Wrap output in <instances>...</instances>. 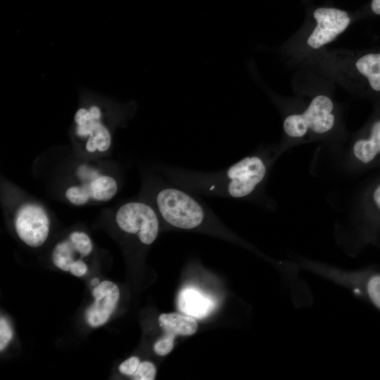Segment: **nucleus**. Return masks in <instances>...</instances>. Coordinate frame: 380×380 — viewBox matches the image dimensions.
Masks as SVG:
<instances>
[{
    "label": "nucleus",
    "instance_id": "nucleus-1",
    "mask_svg": "<svg viewBox=\"0 0 380 380\" xmlns=\"http://www.w3.org/2000/svg\"><path fill=\"white\" fill-rule=\"evenodd\" d=\"M278 148L255 151L226 169L202 172L176 167L162 168L170 182L194 194L208 196L248 198L262 188L279 156Z\"/></svg>",
    "mask_w": 380,
    "mask_h": 380
},
{
    "label": "nucleus",
    "instance_id": "nucleus-2",
    "mask_svg": "<svg viewBox=\"0 0 380 380\" xmlns=\"http://www.w3.org/2000/svg\"><path fill=\"white\" fill-rule=\"evenodd\" d=\"M151 201L159 216L175 228L196 229L213 225L215 220L209 208L194 193L167 180L153 184Z\"/></svg>",
    "mask_w": 380,
    "mask_h": 380
},
{
    "label": "nucleus",
    "instance_id": "nucleus-3",
    "mask_svg": "<svg viewBox=\"0 0 380 380\" xmlns=\"http://www.w3.org/2000/svg\"><path fill=\"white\" fill-rule=\"evenodd\" d=\"M338 122L333 99L324 94L315 95L303 110L284 115L279 154L291 144L326 138L336 129Z\"/></svg>",
    "mask_w": 380,
    "mask_h": 380
},
{
    "label": "nucleus",
    "instance_id": "nucleus-4",
    "mask_svg": "<svg viewBox=\"0 0 380 380\" xmlns=\"http://www.w3.org/2000/svg\"><path fill=\"white\" fill-rule=\"evenodd\" d=\"M115 222L121 231L135 235L146 246L156 239L160 228L158 213L146 201H129L120 205L115 213Z\"/></svg>",
    "mask_w": 380,
    "mask_h": 380
},
{
    "label": "nucleus",
    "instance_id": "nucleus-5",
    "mask_svg": "<svg viewBox=\"0 0 380 380\" xmlns=\"http://www.w3.org/2000/svg\"><path fill=\"white\" fill-rule=\"evenodd\" d=\"M74 128L76 137L85 141L89 153L105 152L111 146L112 134L99 103L82 105L74 115Z\"/></svg>",
    "mask_w": 380,
    "mask_h": 380
},
{
    "label": "nucleus",
    "instance_id": "nucleus-6",
    "mask_svg": "<svg viewBox=\"0 0 380 380\" xmlns=\"http://www.w3.org/2000/svg\"><path fill=\"white\" fill-rule=\"evenodd\" d=\"M78 175L80 178L87 179H82V183L70 186L65 191V198L72 205H83L90 200L108 201L118 190V182L112 176L98 175L87 167H81Z\"/></svg>",
    "mask_w": 380,
    "mask_h": 380
},
{
    "label": "nucleus",
    "instance_id": "nucleus-7",
    "mask_svg": "<svg viewBox=\"0 0 380 380\" xmlns=\"http://www.w3.org/2000/svg\"><path fill=\"white\" fill-rule=\"evenodd\" d=\"M14 225L19 238L27 246L37 248L48 238L50 220L42 205L36 203H26L17 210Z\"/></svg>",
    "mask_w": 380,
    "mask_h": 380
},
{
    "label": "nucleus",
    "instance_id": "nucleus-8",
    "mask_svg": "<svg viewBox=\"0 0 380 380\" xmlns=\"http://www.w3.org/2000/svg\"><path fill=\"white\" fill-rule=\"evenodd\" d=\"M322 276L358 295H366L380 310V274H369L345 270L329 265H324Z\"/></svg>",
    "mask_w": 380,
    "mask_h": 380
},
{
    "label": "nucleus",
    "instance_id": "nucleus-9",
    "mask_svg": "<svg viewBox=\"0 0 380 380\" xmlns=\"http://www.w3.org/2000/svg\"><path fill=\"white\" fill-rule=\"evenodd\" d=\"M316 25L308 35L306 44L318 49L333 42L349 26L347 12L335 8H318L313 13Z\"/></svg>",
    "mask_w": 380,
    "mask_h": 380
},
{
    "label": "nucleus",
    "instance_id": "nucleus-10",
    "mask_svg": "<svg viewBox=\"0 0 380 380\" xmlns=\"http://www.w3.org/2000/svg\"><path fill=\"white\" fill-rule=\"evenodd\" d=\"M349 77L362 91L380 94V49L355 56L349 65Z\"/></svg>",
    "mask_w": 380,
    "mask_h": 380
},
{
    "label": "nucleus",
    "instance_id": "nucleus-11",
    "mask_svg": "<svg viewBox=\"0 0 380 380\" xmlns=\"http://www.w3.org/2000/svg\"><path fill=\"white\" fill-rule=\"evenodd\" d=\"M94 301L86 311V320L92 327L104 324L114 311L120 297L118 286L112 281H103L92 291Z\"/></svg>",
    "mask_w": 380,
    "mask_h": 380
},
{
    "label": "nucleus",
    "instance_id": "nucleus-12",
    "mask_svg": "<svg viewBox=\"0 0 380 380\" xmlns=\"http://www.w3.org/2000/svg\"><path fill=\"white\" fill-rule=\"evenodd\" d=\"M93 250L90 237L82 232H73L68 238L56 245L52 253V261L56 267L63 271H69L70 265L89 255Z\"/></svg>",
    "mask_w": 380,
    "mask_h": 380
},
{
    "label": "nucleus",
    "instance_id": "nucleus-13",
    "mask_svg": "<svg viewBox=\"0 0 380 380\" xmlns=\"http://www.w3.org/2000/svg\"><path fill=\"white\" fill-rule=\"evenodd\" d=\"M349 153L353 162L362 165L373 163L380 158V115L353 139Z\"/></svg>",
    "mask_w": 380,
    "mask_h": 380
},
{
    "label": "nucleus",
    "instance_id": "nucleus-14",
    "mask_svg": "<svg viewBox=\"0 0 380 380\" xmlns=\"http://www.w3.org/2000/svg\"><path fill=\"white\" fill-rule=\"evenodd\" d=\"M178 306L185 314L200 319L210 314L214 303L196 289H186L179 296Z\"/></svg>",
    "mask_w": 380,
    "mask_h": 380
},
{
    "label": "nucleus",
    "instance_id": "nucleus-15",
    "mask_svg": "<svg viewBox=\"0 0 380 380\" xmlns=\"http://www.w3.org/2000/svg\"><path fill=\"white\" fill-rule=\"evenodd\" d=\"M160 327L165 334L176 336H191L196 333L198 323L194 317L178 313H163L159 316Z\"/></svg>",
    "mask_w": 380,
    "mask_h": 380
},
{
    "label": "nucleus",
    "instance_id": "nucleus-16",
    "mask_svg": "<svg viewBox=\"0 0 380 380\" xmlns=\"http://www.w3.org/2000/svg\"><path fill=\"white\" fill-rule=\"evenodd\" d=\"M156 369L153 363L144 361L139 364L137 371L133 374L135 380H153Z\"/></svg>",
    "mask_w": 380,
    "mask_h": 380
},
{
    "label": "nucleus",
    "instance_id": "nucleus-17",
    "mask_svg": "<svg viewBox=\"0 0 380 380\" xmlns=\"http://www.w3.org/2000/svg\"><path fill=\"white\" fill-rule=\"evenodd\" d=\"M175 336L171 334L165 335L158 339L153 346L155 353L160 356H164L170 353L174 347Z\"/></svg>",
    "mask_w": 380,
    "mask_h": 380
},
{
    "label": "nucleus",
    "instance_id": "nucleus-18",
    "mask_svg": "<svg viewBox=\"0 0 380 380\" xmlns=\"http://www.w3.org/2000/svg\"><path fill=\"white\" fill-rule=\"evenodd\" d=\"M13 338V330L9 322L4 317L0 319V350L2 351Z\"/></svg>",
    "mask_w": 380,
    "mask_h": 380
},
{
    "label": "nucleus",
    "instance_id": "nucleus-19",
    "mask_svg": "<svg viewBox=\"0 0 380 380\" xmlns=\"http://www.w3.org/2000/svg\"><path fill=\"white\" fill-rule=\"evenodd\" d=\"M139 364V359L137 357L132 356L121 363L119 367V370L122 374L133 375L137 371Z\"/></svg>",
    "mask_w": 380,
    "mask_h": 380
},
{
    "label": "nucleus",
    "instance_id": "nucleus-20",
    "mask_svg": "<svg viewBox=\"0 0 380 380\" xmlns=\"http://www.w3.org/2000/svg\"><path fill=\"white\" fill-rule=\"evenodd\" d=\"M69 271L74 276L82 277L86 274L87 266L81 259H80L72 263Z\"/></svg>",
    "mask_w": 380,
    "mask_h": 380
},
{
    "label": "nucleus",
    "instance_id": "nucleus-21",
    "mask_svg": "<svg viewBox=\"0 0 380 380\" xmlns=\"http://www.w3.org/2000/svg\"><path fill=\"white\" fill-rule=\"evenodd\" d=\"M371 201L374 208L380 213V182L373 189Z\"/></svg>",
    "mask_w": 380,
    "mask_h": 380
},
{
    "label": "nucleus",
    "instance_id": "nucleus-22",
    "mask_svg": "<svg viewBox=\"0 0 380 380\" xmlns=\"http://www.w3.org/2000/svg\"><path fill=\"white\" fill-rule=\"evenodd\" d=\"M371 9L376 15H380V0H372Z\"/></svg>",
    "mask_w": 380,
    "mask_h": 380
},
{
    "label": "nucleus",
    "instance_id": "nucleus-23",
    "mask_svg": "<svg viewBox=\"0 0 380 380\" xmlns=\"http://www.w3.org/2000/svg\"><path fill=\"white\" fill-rule=\"evenodd\" d=\"M99 279H96H96H94L91 281V284H93V285H97V284H99Z\"/></svg>",
    "mask_w": 380,
    "mask_h": 380
}]
</instances>
